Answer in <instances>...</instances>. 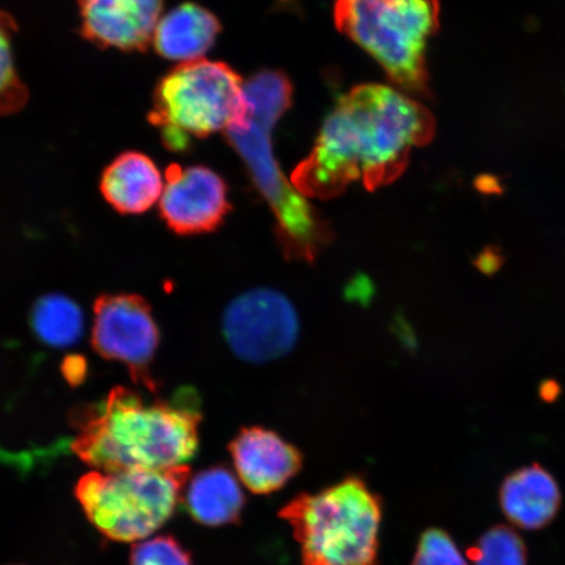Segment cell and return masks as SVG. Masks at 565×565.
Here are the masks:
<instances>
[{
    "label": "cell",
    "mask_w": 565,
    "mask_h": 565,
    "mask_svg": "<svg viewBox=\"0 0 565 565\" xmlns=\"http://www.w3.org/2000/svg\"><path fill=\"white\" fill-rule=\"evenodd\" d=\"M412 565L469 564L445 530L430 527L422 534Z\"/></svg>",
    "instance_id": "21"
},
{
    "label": "cell",
    "mask_w": 565,
    "mask_h": 565,
    "mask_svg": "<svg viewBox=\"0 0 565 565\" xmlns=\"http://www.w3.org/2000/svg\"><path fill=\"white\" fill-rule=\"evenodd\" d=\"M245 95L250 106L249 119L225 136L270 204L287 258L313 263L333 238V232L307 196L282 174L271 145L274 126L291 105V83L282 74L264 71L245 84Z\"/></svg>",
    "instance_id": "3"
},
{
    "label": "cell",
    "mask_w": 565,
    "mask_h": 565,
    "mask_svg": "<svg viewBox=\"0 0 565 565\" xmlns=\"http://www.w3.org/2000/svg\"><path fill=\"white\" fill-rule=\"evenodd\" d=\"M222 25L214 13L192 2L174 7L159 21L152 45L162 58L181 63L203 60Z\"/></svg>",
    "instance_id": "15"
},
{
    "label": "cell",
    "mask_w": 565,
    "mask_h": 565,
    "mask_svg": "<svg viewBox=\"0 0 565 565\" xmlns=\"http://www.w3.org/2000/svg\"><path fill=\"white\" fill-rule=\"evenodd\" d=\"M17 33L15 21L0 11V115L9 116L23 109L28 102V89L21 82L12 42Z\"/></svg>",
    "instance_id": "18"
},
{
    "label": "cell",
    "mask_w": 565,
    "mask_h": 565,
    "mask_svg": "<svg viewBox=\"0 0 565 565\" xmlns=\"http://www.w3.org/2000/svg\"><path fill=\"white\" fill-rule=\"evenodd\" d=\"M0 462L11 465L13 468H17L21 471H30L33 468L35 461L33 454H26V451L15 454V451L0 448Z\"/></svg>",
    "instance_id": "23"
},
{
    "label": "cell",
    "mask_w": 565,
    "mask_h": 565,
    "mask_svg": "<svg viewBox=\"0 0 565 565\" xmlns=\"http://www.w3.org/2000/svg\"><path fill=\"white\" fill-rule=\"evenodd\" d=\"M17 565H21V564H17Z\"/></svg>",
    "instance_id": "24"
},
{
    "label": "cell",
    "mask_w": 565,
    "mask_h": 565,
    "mask_svg": "<svg viewBox=\"0 0 565 565\" xmlns=\"http://www.w3.org/2000/svg\"><path fill=\"white\" fill-rule=\"evenodd\" d=\"M62 373L70 385L76 386L83 384L88 374L87 360L81 355L66 358L63 360Z\"/></svg>",
    "instance_id": "22"
},
{
    "label": "cell",
    "mask_w": 565,
    "mask_h": 565,
    "mask_svg": "<svg viewBox=\"0 0 565 565\" xmlns=\"http://www.w3.org/2000/svg\"><path fill=\"white\" fill-rule=\"evenodd\" d=\"M130 565H195L190 551L171 534L137 542L130 551Z\"/></svg>",
    "instance_id": "20"
},
{
    "label": "cell",
    "mask_w": 565,
    "mask_h": 565,
    "mask_svg": "<svg viewBox=\"0 0 565 565\" xmlns=\"http://www.w3.org/2000/svg\"><path fill=\"white\" fill-rule=\"evenodd\" d=\"M160 330L150 303L136 294H104L94 303L92 348L105 360L126 366L134 383L154 394L152 366Z\"/></svg>",
    "instance_id": "8"
},
{
    "label": "cell",
    "mask_w": 565,
    "mask_h": 565,
    "mask_svg": "<svg viewBox=\"0 0 565 565\" xmlns=\"http://www.w3.org/2000/svg\"><path fill=\"white\" fill-rule=\"evenodd\" d=\"M279 515L294 530L302 565H379L383 501L363 479L300 493Z\"/></svg>",
    "instance_id": "4"
},
{
    "label": "cell",
    "mask_w": 565,
    "mask_h": 565,
    "mask_svg": "<svg viewBox=\"0 0 565 565\" xmlns=\"http://www.w3.org/2000/svg\"><path fill=\"white\" fill-rule=\"evenodd\" d=\"M249 113L245 84L236 71L223 62L198 60L161 77L148 119L168 150L182 152L195 139L244 126Z\"/></svg>",
    "instance_id": "5"
},
{
    "label": "cell",
    "mask_w": 565,
    "mask_h": 565,
    "mask_svg": "<svg viewBox=\"0 0 565 565\" xmlns=\"http://www.w3.org/2000/svg\"><path fill=\"white\" fill-rule=\"evenodd\" d=\"M439 0H337L338 30L370 53L391 79L427 94L426 52L439 30Z\"/></svg>",
    "instance_id": "6"
},
{
    "label": "cell",
    "mask_w": 565,
    "mask_h": 565,
    "mask_svg": "<svg viewBox=\"0 0 565 565\" xmlns=\"http://www.w3.org/2000/svg\"><path fill=\"white\" fill-rule=\"evenodd\" d=\"M435 130V118L422 104L394 88L364 84L339 98L291 182L303 196L322 201L356 181L369 190L386 186Z\"/></svg>",
    "instance_id": "1"
},
{
    "label": "cell",
    "mask_w": 565,
    "mask_h": 565,
    "mask_svg": "<svg viewBox=\"0 0 565 565\" xmlns=\"http://www.w3.org/2000/svg\"><path fill=\"white\" fill-rule=\"evenodd\" d=\"M159 210L162 222L175 235L216 231L231 210L227 185L210 168L173 164L166 172Z\"/></svg>",
    "instance_id": "10"
},
{
    "label": "cell",
    "mask_w": 565,
    "mask_h": 565,
    "mask_svg": "<svg viewBox=\"0 0 565 565\" xmlns=\"http://www.w3.org/2000/svg\"><path fill=\"white\" fill-rule=\"evenodd\" d=\"M475 565H527L524 540L510 526H493L468 551Z\"/></svg>",
    "instance_id": "19"
},
{
    "label": "cell",
    "mask_w": 565,
    "mask_h": 565,
    "mask_svg": "<svg viewBox=\"0 0 565 565\" xmlns=\"http://www.w3.org/2000/svg\"><path fill=\"white\" fill-rule=\"evenodd\" d=\"M223 331L239 359L266 363L294 349L299 320L285 296L273 289L257 288L238 296L225 309Z\"/></svg>",
    "instance_id": "9"
},
{
    "label": "cell",
    "mask_w": 565,
    "mask_h": 565,
    "mask_svg": "<svg viewBox=\"0 0 565 565\" xmlns=\"http://www.w3.org/2000/svg\"><path fill=\"white\" fill-rule=\"evenodd\" d=\"M164 182L160 169L147 154L127 151L104 169L100 192L119 214L140 215L160 201Z\"/></svg>",
    "instance_id": "14"
},
{
    "label": "cell",
    "mask_w": 565,
    "mask_h": 565,
    "mask_svg": "<svg viewBox=\"0 0 565 565\" xmlns=\"http://www.w3.org/2000/svg\"><path fill=\"white\" fill-rule=\"evenodd\" d=\"M73 450L104 472L166 470L185 466L200 448L202 408L193 387L167 398H146L117 386L95 404L74 409Z\"/></svg>",
    "instance_id": "2"
},
{
    "label": "cell",
    "mask_w": 565,
    "mask_h": 565,
    "mask_svg": "<svg viewBox=\"0 0 565 565\" xmlns=\"http://www.w3.org/2000/svg\"><path fill=\"white\" fill-rule=\"evenodd\" d=\"M83 38L100 47L146 52L164 0H77Z\"/></svg>",
    "instance_id": "11"
},
{
    "label": "cell",
    "mask_w": 565,
    "mask_h": 565,
    "mask_svg": "<svg viewBox=\"0 0 565 565\" xmlns=\"http://www.w3.org/2000/svg\"><path fill=\"white\" fill-rule=\"evenodd\" d=\"M190 476L188 465L166 470L90 471L76 483L75 498L104 539L140 542L173 518Z\"/></svg>",
    "instance_id": "7"
},
{
    "label": "cell",
    "mask_w": 565,
    "mask_h": 565,
    "mask_svg": "<svg viewBox=\"0 0 565 565\" xmlns=\"http://www.w3.org/2000/svg\"><path fill=\"white\" fill-rule=\"evenodd\" d=\"M30 323L35 338L52 349L73 348L84 333L79 303L61 294H47L35 300Z\"/></svg>",
    "instance_id": "17"
},
{
    "label": "cell",
    "mask_w": 565,
    "mask_h": 565,
    "mask_svg": "<svg viewBox=\"0 0 565 565\" xmlns=\"http://www.w3.org/2000/svg\"><path fill=\"white\" fill-rule=\"evenodd\" d=\"M182 501L190 518L209 527L238 524L246 503L237 478L221 465L204 469L190 479Z\"/></svg>",
    "instance_id": "16"
},
{
    "label": "cell",
    "mask_w": 565,
    "mask_h": 565,
    "mask_svg": "<svg viewBox=\"0 0 565 565\" xmlns=\"http://www.w3.org/2000/svg\"><path fill=\"white\" fill-rule=\"evenodd\" d=\"M501 511L512 525L541 530L561 511L559 484L540 465L515 470L504 479L499 492Z\"/></svg>",
    "instance_id": "13"
},
{
    "label": "cell",
    "mask_w": 565,
    "mask_h": 565,
    "mask_svg": "<svg viewBox=\"0 0 565 565\" xmlns=\"http://www.w3.org/2000/svg\"><path fill=\"white\" fill-rule=\"evenodd\" d=\"M237 476L256 494L277 492L302 468V456L294 445L273 430L249 427L230 444Z\"/></svg>",
    "instance_id": "12"
}]
</instances>
